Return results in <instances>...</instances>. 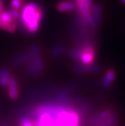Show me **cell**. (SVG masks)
I'll list each match as a JSON object with an SVG mask.
<instances>
[{
    "label": "cell",
    "mask_w": 125,
    "mask_h": 126,
    "mask_svg": "<svg viewBox=\"0 0 125 126\" xmlns=\"http://www.w3.org/2000/svg\"><path fill=\"white\" fill-rule=\"evenodd\" d=\"M20 25L28 33H37L44 17V8L41 4L29 2L24 4L20 11Z\"/></svg>",
    "instance_id": "6da1fadb"
},
{
    "label": "cell",
    "mask_w": 125,
    "mask_h": 126,
    "mask_svg": "<svg viewBox=\"0 0 125 126\" xmlns=\"http://www.w3.org/2000/svg\"><path fill=\"white\" fill-rule=\"evenodd\" d=\"M0 29L6 30L9 33H14L16 31L15 20L12 17L8 11H3L0 14Z\"/></svg>",
    "instance_id": "7a4b0ae2"
},
{
    "label": "cell",
    "mask_w": 125,
    "mask_h": 126,
    "mask_svg": "<svg viewBox=\"0 0 125 126\" xmlns=\"http://www.w3.org/2000/svg\"><path fill=\"white\" fill-rule=\"evenodd\" d=\"M29 53L31 55V60L35 65L37 69L41 72L44 69V63L42 60L40 48L37 44H33L29 48Z\"/></svg>",
    "instance_id": "3957f363"
},
{
    "label": "cell",
    "mask_w": 125,
    "mask_h": 126,
    "mask_svg": "<svg viewBox=\"0 0 125 126\" xmlns=\"http://www.w3.org/2000/svg\"><path fill=\"white\" fill-rule=\"evenodd\" d=\"M74 71L77 73H94L98 74L102 72V68L94 64H77L74 67Z\"/></svg>",
    "instance_id": "277c9868"
},
{
    "label": "cell",
    "mask_w": 125,
    "mask_h": 126,
    "mask_svg": "<svg viewBox=\"0 0 125 126\" xmlns=\"http://www.w3.org/2000/svg\"><path fill=\"white\" fill-rule=\"evenodd\" d=\"M114 113L111 110H104V111H101L100 113H98L95 116L92 117L91 119L89 120V125H97L99 123L102 122L103 120H106L107 118L112 116Z\"/></svg>",
    "instance_id": "5b68a950"
},
{
    "label": "cell",
    "mask_w": 125,
    "mask_h": 126,
    "mask_svg": "<svg viewBox=\"0 0 125 126\" xmlns=\"http://www.w3.org/2000/svg\"><path fill=\"white\" fill-rule=\"evenodd\" d=\"M115 77H116V72L113 69H110V70L106 72L104 77L102 80V82H101V85H102L103 89L105 90L109 89L112 85L113 82L115 79Z\"/></svg>",
    "instance_id": "8992f818"
},
{
    "label": "cell",
    "mask_w": 125,
    "mask_h": 126,
    "mask_svg": "<svg viewBox=\"0 0 125 126\" xmlns=\"http://www.w3.org/2000/svg\"><path fill=\"white\" fill-rule=\"evenodd\" d=\"M8 94L12 99H16L19 95V91L17 87V81L15 77L11 76L8 81Z\"/></svg>",
    "instance_id": "52a82bcc"
},
{
    "label": "cell",
    "mask_w": 125,
    "mask_h": 126,
    "mask_svg": "<svg viewBox=\"0 0 125 126\" xmlns=\"http://www.w3.org/2000/svg\"><path fill=\"white\" fill-rule=\"evenodd\" d=\"M56 8L58 12H72L76 9V5L72 1H63L58 2L56 6Z\"/></svg>",
    "instance_id": "ba28073f"
},
{
    "label": "cell",
    "mask_w": 125,
    "mask_h": 126,
    "mask_svg": "<svg viewBox=\"0 0 125 126\" xmlns=\"http://www.w3.org/2000/svg\"><path fill=\"white\" fill-rule=\"evenodd\" d=\"M30 60L31 55L29 51H24L15 56L13 59V63L15 65H21L23 63H26Z\"/></svg>",
    "instance_id": "9c48e42d"
},
{
    "label": "cell",
    "mask_w": 125,
    "mask_h": 126,
    "mask_svg": "<svg viewBox=\"0 0 125 126\" xmlns=\"http://www.w3.org/2000/svg\"><path fill=\"white\" fill-rule=\"evenodd\" d=\"M92 14H93V16H94V19L96 24L97 25H99V24L102 22V8H101L100 5L94 4V6H93Z\"/></svg>",
    "instance_id": "30bf717a"
},
{
    "label": "cell",
    "mask_w": 125,
    "mask_h": 126,
    "mask_svg": "<svg viewBox=\"0 0 125 126\" xmlns=\"http://www.w3.org/2000/svg\"><path fill=\"white\" fill-rule=\"evenodd\" d=\"M10 77L9 72L6 68H0V85L2 86H7Z\"/></svg>",
    "instance_id": "8fae6325"
},
{
    "label": "cell",
    "mask_w": 125,
    "mask_h": 126,
    "mask_svg": "<svg viewBox=\"0 0 125 126\" xmlns=\"http://www.w3.org/2000/svg\"><path fill=\"white\" fill-rule=\"evenodd\" d=\"M26 68H27L28 74L30 75L32 77H34V78H35V77H38L39 76L40 72L37 69V68L33 64V63L32 62L31 60L26 63Z\"/></svg>",
    "instance_id": "7c38bea8"
},
{
    "label": "cell",
    "mask_w": 125,
    "mask_h": 126,
    "mask_svg": "<svg viewBox=\"0 0 125 126\" xmlns=\"http://www.w3.org/2000/svg\"><path fill=\"white\" fill-rule=\"evenodd\" d=\"M63 46L61 45H56L55 47H53V49L51 50V57L54 60H58L61 57V55L63 53Z\"/></svg>",
    "instance_id": "4fadbf2b"
},
{
    "label": "cell",
    "mask_w": 125,
    "mask_h": 126,
    "mask_svg": "<svg viewBox=\"0 0 125 126\" xmlns=\"http://www.w3.org/2000/svg\"><path fill=\"white\" fill-rule=\"evenodd\" d=\"M115 122H116V116L115 114H113L111 116H110L106 120H103L102 122L99 123V124L95 126H113L115 124Z\"/></svg>",
    "instance_id": "5bb4252c"
},
{
    "label": "cell",
    "mask_w": 125,
    "mask_h": 126,
    "mask_svg": "<svg viewBox=\"0 0 125 126\" xmlns=\"http://www.w3.org/2000/svg\"><path fill=\"white\" fill-rule=\"evenodd\" d=\"M10 4L12 8L19 10L24 6V1L23 0H11Z\"/></svg>",
    "instance_id": "9a60e30c"
},
{
    "label": "cell",
    "mask_w": 125,
    "mask_h": 126,
    "mask_svg": "<svg viewBox=\"0 0 125 126\" xmlns=\"http://www.w3.org/2000/svg\"><path fill=\"white\" fill-rule=\"evenodd\" d=\"M20 126H34L33 122H32L28 117L26 116H20L19 119Z\"/></svg>",
    "instance_id": "2e32d148"
},
{
    "label": "cell",
    "mask_w": 125,
    "mask_h": 126,
    "mask_svg": "<svg viewBox=\"0 0 125 126\" xmlns=\"http://www.w3.org/2000/svg\"><path fill=\"white\" fill-rule=\"evenodd\" d=\"M8 12L10 13V15L12 16V17L14 19V20H17V19L20 18V10H16L14 8H11L8 10Z\"/></svg>",
    "instance_id": "e0dca14e"
},
{
    "label": "cell",
    "mask_w": 125,
    "mask_h": 126,
    "mask_svg": "<svg viewBox=\"0 0 125 126\" xmlns=\"http://www.w3.org/2000/svg\"><path fill=\"white\" fill-rule=\"evenodd\" d=\"M83 1L85 2V4L87 5L88 7H89V8H93V6H94V3H93L92 0H83Z\"/></svg>",
    "instance_id": "ac0fdd59"
},
{
    "label": "cell",
    "mask_w": 125,
    "mask_h": 126,
    "mask_svg": "<svg viewBox=\"0 0 125 126\" xmlns=\"http://www.w3.org/2000/svg\"><path fill=\"white\" fill-rule=\"evenodd\" d=\"M4 2H3V0H0V14L4 11Z\"/></svg>",
    "instance_id": "d6986e66"
},
{
    "label": "cell",
    "mask_w": 125,
    "mask_h": 126,
    "mask_svg": "<svg viewBox=\"0 0 125 126\" xmlns=\"http://www.w3.org/2000/svg\"><path fill=\"white\" fill-rule=\"evenodd\" d=\"M120 1L123 4H125V0H120Z\"/></svg>",
    "instance_id": "ffe728a7"
},
{
    "label": "cell",
    "mask_w": 125,
    "mask_h": 126,
    "mask_svg": "<svg viewBox=\"0 0 125 126\" xmlns=\"http://www.w3.org/2000/svg\"><path fill=\"white\" fill-rule=\"evenodd\" d=\"M113 126H115V125H113Z\"/></svg>",
    "instance_id": "44dd1931"
}]
</instances>
